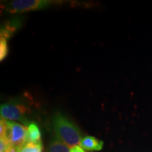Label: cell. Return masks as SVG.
Masks as SVG:
<instances>
[{
    "instance_id": "obj_1",
    "label": "cell",
    "mask_w": 152,
    "mask_h": 152,
    "mask_svg": "<svg viewBox=\"0 0 152 152\" xmlns=\"http://www.w3.org/2000/svg\"><path fill=\"white\" fill-rule=\"evenodd\" d=\"M52 125L56 137L68 147L73 148L80 145L82 140L80 131L65 115L56 112L53 116Z\"/></svg>"
},
{
    "instance_id": "obj_2",
    "label": "cell",
    "mask_w": 152,
    "mask_h": 152,
    "mask_svg": "<svg viewBox=\"0 0 152 152\" xmlns=\"http://www.w3.org/2000/svg\"><path fill=\"white\" fill-rule=\"evenodd\" d=\"M29 109L24 104L20 103H7L1 104L0 107L1 117L7 121H17L21 122L24 125H29L26 115Z\"/></svg>"
},
{
    "instance_id": "obj_3",
    "label": "cell",
    "mask_w": 152,
    "mask_h": 152,
    "mask_svg": "<svg viewBox=\"0 0 152 152\" xmlns=\"http://www.w3.org/2000/svg\"><path fill=\"white\" fill-rule=\"evenodd\" d=\"M7 121V138L12 147L20 149L27 142L28 128L14 121Z\"/></svg>"
},
{
    "instance_id": "obj_4",
    "label": "cell",
    "mask_w": 152,
    "mask_h": 152,
    "mask_svg": "<svg viewBox=\"0 0 152 152\" xmlns=\"http://www.w3.org/2000/svg\"><path fill=\"white\" fill-rule=\"evenodd\" d=\"M52 2L49 0H15L9 4L7 9L11 14L37 11L46 8Z\"/></svg>"
},
{
    "instance_id": "obj_5",
    "label": "cell",
    "mask_w": 152,
    "mask_h": 152,
    "mask_svg": "<svg viewBox=\"0 0 152 152\" xmlns=\"http://www.w3.org/2000/svg\"><path fill=\"white\" fill-rule=\"evenodd\" d=\"M80 146L88 151H100L104 146V142L99 140L94 137L87 136L81 140Z\"/></svg>"
},
{
    "instance_id": "obj_6",
    "label": "cell",
    "mask_w": 152,
    "mask_h": 152,
    "mask_svg": "<svg viewBox=\"0 0 152 152\" xmlns=\"http://www.w3.org/2000/svg\"><path fill=\"white\" fill-rule=\"evenodd\" d=\"M27 142L42 143L41 132L35 123H30V125L28 126Z\"/></svg>"
},
{
    "instance_id": "obj_7",
    "label": "cell",
    "mask_w": 152,
    "mask_h": 152,
    "mask_svg": "<svg viewBox=\"0 0 152 152\" xmlns=\"http://www.w3.org/2000/svg\"><path fill=\"white\" fill-rule=\"evenodd\" d=\"M71 147L55 137L51 140L49 145L48 152H70Z\"/></svg>"
},
{
    "instance_id": "obj_8",
    "label": "cell",
    "mask_w": 152,
    "mask_h": 152,
    "mask_svg": "<svg viewBox=\"0 0 152 152\" xmlns=\"http://www.w3.org/2000/svg\"><path fill=\"white\" fill-rule=\"evenodd\" d=\"M18 152H42V143L26 142L18 149Z\"/></svg>"
},
{
    "instance_id": "obj_9",
    "label": "cell",
    "mask_w": 152,
    "mask_h": 152,
    "mask_svg": "<svg viewBox=\"0 0 152 152\" xmlns=\"http://www.w3.org/2000/svg\"><path fill=\"white\" fill-rule=\"evenodd\" d=\"M9 53V47L7 39L3 37H0V61H2Z\"/></svg>"
},
{
    "instance_id": "obj_10",
    "label": "cell",
    "mask_w": 152,
    "mask_h": 152,
    "mask_svg": "<svg viewBox=\"0 0 152 152\" xmlns=\"http://www.w3.org/2000/svg\"><path fill=\"white\" fill-rule=\"evenodd\" d=\"M70 152H85L83 148L80 146H75L71 149V151Z\"/></svg>"
},
{
    "instance_id": "obj_11",
    "label": "cell",
    "mask_w": 152,
    "mask_h": 152,
    "mask_svg": "<svg viewBox=\"0 0 152 152\" xmlns=\"http://www.w3.org/2000/svg\"><path fill=\"white\" fill-rule=\"evenodd\" d=\"M0 152H3V151H0Z\"/></svg>"
}]
</instances>
